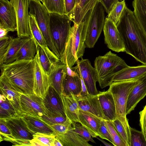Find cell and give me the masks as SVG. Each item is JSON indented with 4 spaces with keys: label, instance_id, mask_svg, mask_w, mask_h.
<instances>
[{
    "label": "cell",
    "instance_id": "cell-47",
    "mask_svg": "<svg viewBox=\"0 0 146 146\" xmlns=\"http://www.w3.org/2000/svg\"><path fill=\"white\" fill-rule=\"evenodd\" d=\"M99 131L101 138L107 140L113 144L111 137L106 125L104 120L102 119L101 121Z\"/></svg>",
    "mask_w": 146,
    "mask_h": 146
},
{
    "label": "cell",
    "instance_id": "cell-12",
    "mask_svg": "<svg viewBox=\"0 0 146 146\" xmlns=\"http://www.w3.org/2000/svg\"><path fill=\"white\" fill-rule=\"evenodd\" d=\"M45 114L50 117L63 116L65 114L62 97L51 86H50L46 94L43 99Z\"/></svg>",
    "mask_w": 146,
    "mask_h": 146
},
{
    "label": "cell",
    "instance_id": "cell-55",
    "mask_svg": "<svg viewBox=\"0 0 146 146\" xmlns=\"http://www.w3.org/2000/svg\"><path fill=\"white\" fill-rule=\"evenodd\" d=\"M40 1L42 3H43V0H38Z\"/></svg>",
    "mask_w": 146,
    "mask_h": 146
},
{
    "label": "cell",
    "instance_id": "cell-49",
    "mask_svg": "<svg viewBox=\"0 0 146 146\" xmlns=\"http://www.w3.org/2000/svg\"><path fill=\"white\" fill-rule=\"evenodd\" d=\"M117 1H122V0H100V2L104 7L105 11L108 13L114 3Z\"/></svg>",
    "mask_w": 146,
    "mask_h": 146
},
{
    "label": "cell",
    "instance_id": "cell-17",
    "mask_svg": "<svg viewBox=\"0 0 146 146\" xmlns=\"http://www.w3.org/2000/svg\"><path fill=\"white\" fill-rule=\"evenodd\" d=\"M34 60L35 76L34 93L43 99L45 97L50 86L48 75L42 68L37 53Z\"/></svg>",
    "mask_w": 146,
    "mask_h": 146
},
{
    "label": "cell",
    "instance_id": "cell-45",
    "mask_svg": "<svg viewBox=\"0 0 146 146\" xmlns=\"http://www.w3.org/2000/svg\"><path fill=\"white\" fill-rule=\"evenodd\" d=\"M40 118L46 123L50 125L64 123L67 119V117H65L61 116L50 117L44 114Z\"/></svg>",
    "mask_w": 146,
    "mask_h": 146
},
{
    "label": "cell",
    "instance_id": "cell-25",
    "mask_svg": "<svg viewBox=\"0 0 146 146\" xmlns=\"http://www.w3.org/2000/svg\"><path fill=\"white\" fill-rule=\"evenodd\" d=\"M67 74V65L61 63L48 75L50 86L52 87L62 97L63 84Z\"/></svg>",
    "mask_w": 146,
    "mask_h": 146
},
{
    "label": "cell",
    "instance_id": "cell-26",
    "mask_svg": "<svg viewBox=\"0 0 146 146\" xmlns=\"http://www.w3.org/2000/svg\"><path fill=\"white\" fill-rule=\"evenodd\" d=\"M62 98L66 117L74 123H79L78 97L74 96H66L62 95Z\"/></svg>",
    "mask_w": 146,
    "mask_h": 146
},
{
    "label": "cell",
    "instance_id": "cell-21",
    "mask_svg": "<svg viewBox=\"0 0 146 146\" xmlns=\"http://www.w3.org/2000/svg\"><path fill=\"white\" fill-rule=\"evenodd\" d=\"M146 96V76L141 78L139 82L133 88L129 95L126 114L134 110L137 104Z\"/></svg>",
    "mask_w": 146,
    "mask_h": 146
},
{
    "label": "cell",
    "instance_id": "cell-1",
    "mask_svg": "<svg viewBox=\"0 0 146 146\" xmlns=\"http://www.w3.org/2000/svg\"><path fill=\"white\" fill-rule=\"evenodd\" d=\"M116 26L122 38L125 52L146 65V33L133 12L126 5Z\"/></svg>",
    "mask_w": 146,
    "mask_h": 146
},
{
    "label": "cell",
    "instance_id": "cell-32",
    "mask_svg": "<svg viewBox=\"0 0 146 146\" xmlns=\"http://www.w3.org/2000/svg\"><path fill=\"white\" fill-rule=\"evenodd\" d=\"M28 38H21L18 37L13 38L6 53L0 62V66L3 64H8L14 61L15 56L21 46Z\"/></svg>",
    "mask_w": 146,
    "mask_h": 146
},
{
    "label": "cell",
    "instance_id": "cell-18",
    "mask_svg": "<svg viewBox=\"0 0 146 146\" xmlns=\"http://www.w3.org/2000/svg\"><path fill=\"white\" fill-rule=\"evenodd\" d=\"M78 97L80 110L89 112L102 119L106 120L97 95L89 94L86 96Z\"/></svg>",
    "mask_w": 146,
    "mask_h": 146
},
{
    "label": "cell",
    "instance_id": "cell-39",
    "mask_svg": "<svg viewBox=\"0 0 146 146\" xmlns=\"http://www.w3.org/2000/svg\"><path fill=\"white\" fill-rule=\"evenodd\" d=\"M130 146H146V141L141 131L130 127Z\"/></svg>",
    "mask_w": 146,
    "mask_h": 146
},
{
    "label": "cell",
    "instance_id": "cell-16",
    "mask_svg": "<svg viewBox=\"0 0 146 146\" xmlns=\"http://www.w3.org/2000/svg\"><path fill=\"white\" fill-rule=\"evenodd\" d=\"M0 26L9 32L17 31V18L15 8L8 0H0Z\"/></svg>",
    "mask_w": 146,
    "mask_h": 146
},
{
    "label": "cell",
    "instance_id": "cell-20",
    "mask_svg": "<svg viewBox=\"0 0 146 146\" xmlns=\"http://www.w3.org/2000/svg\"><path fill=\"white\" fill-rule=\"evenodd\" d=\"M79 119V123L89 132L93 138L97 136L100 137L99 131L100 121L102 119L87 111L80 110Z\"/></svg>",
    "mask_w": 146,
    "mask_h": 146
},
{
    "label": "cell",
    "instance_id": "cell-35",
    "mask_svg": "<svg viewBox=\"0 0 146 146\" xmlns=\"http://www.w3.org/2000/svg\"><path fill=\"white\" fill-rule=\"evenodd\" d=\"M126 5L125 0L116 1L113 4L105 19L112 21L117 25Z\"/></svg>",
    "mask_w": 146,
    "mask_h": 146
},
{
    "label": "cell",
    "instance_id": "cell-19",
    "mask_svg": "<svg viewBox=\"0 0 146 146\" xmlns=\"http://www.w3.org/2000/svg\"><path fill=\"white\" fill-rule=\"evenodd\" d=\"M106 120L113 121L117 118L115 102L112 94L109 89L97 94Z\"/></svg>",
    "mask_w": 146,
    "mask_h": 146
},
{
    "label": "cell",
    "instance_id": "cell-29",
    "mask_svg": "<svg viewBox=\"0 0 146 146\" xmlns=\"http://www.w3.org/2000/svg\"><path fill=\"white\" fill-rule=\"evenodd\" d=\"M29 22L31 35V37L33 39L35 42L39 44L48 54L52 56L56 55L48 46L37 25L35 17L29 14Z\"/></svg>",
    "mask_w": 146,
    "mask_h": 146
},
{
    "label": "cell",
    "instance_id": "cell-34",
    "mask_svg": "<svg viewBox=\"0 0 146 146\" xmlns=\"http://www.w3.org/2000/svg\"><path fill=\"white\" fill-rule=\"evenodd\" d=\"M18 116L9 100L0 93V118L7 119Z\"/></svg>",
    "mask_w": 146,
    "mask_h": 146
},
{
    "label": "cell",
    "instance_id": "cell-37",
    "mask_svg": "<svg viewBox=\"0 0 146 146\" xmlns=\"http://www.w3.org/2000/svg\"><path fill=\"white\" fill-rule=\"evenodd\" d=\"M106 125L111 137L113 145L115 146H127L113 125L112 121L105 120Z\"/></svg>",
    "mask_w": 146,
    "mask_h": 146
},
{
    "label": "cell",
    "instance_id": "cell-46",
    "mask_svg": "<svg viewBox=\"0 0 146 146\" xmlns=\"http://www.w3.org/2000/svg\"><path fill=\"white\" fill-rule=\"evenodd\" d=\"M13 38L12 36H7L0 39V62L6 53Z\"/></svg>",
    "mask_w": 146,
    "mask_h": 146
},
{
    "label": "cell",
    "instance_id": "cell-14",
    "mask_svg": "<svg viewBox=\"0 0 146 146\" xmlns=\"http://www.w3.org/2000/svg\"><path fill=\"white\" fill-rule=\"evenodd\" d=\"M103 30L105 43L109 49L117 52H125L122 38L116 25L105 19Z\"/></svg>",
    "mask_w": 146,
    "mask_h": 146
},
{
    "label": "cell",
    "instance_id": "cell-24",
    "mask_svg": "<svg viewBox=\"0 0 146 146\" xmlns=\"http://www.w3.org/2000/svg\"><path fill=\"white\" fill-rule=\"evenodd\" d=\"M63 146H92L88 143V140L76 133L73 126L66 133L55 135Z\"/></svg>",
    "mask_w": 146,
    "mask_h": 146
},
{
    "label": "cell",
    "instance_id": "cell-30",
    "mask_svg": "<svg viewBox=\"0 0 146 146\" xmlns=\"http://www.w3.org/2000/svg\"><path fill=\"white\" fill-rule=\"evenodd\" d=\"M98 2L100 0H76L73 23L78 25L87 13L93 9Z\"/></svg>",
    "mask_w": 146,
    "mask_h": 146
},
{
    "label": "cell",
    "instance_id": "cell-8",
    "mask_svg": "<svg viewBox=\"0 0 146 146\" xmlns=\"http://www.w3.org/2000/svg\"><path fill=\"white\" fill-rule=\"evenodd\" d=\"M105 11L100 2H97L93 9L85 41L87 47L93 48L100 36L104 25Z\"/></svg>",
    "mask_w": 146,
    "mask_h": 146
},
{
    "label": "cell",
    "instance_id": "cell-3",
    "mask_svg": "<svg viewBox=\"0 0 146 146\" xmlns=\"http://www.w3.org/2000/svg\"><path fill=\"white\" fill-rule=\"evenodd\" d=\"M93 9L87 13L78 25L74 23L70 28L64 52L60 59L62 63L68 65L70 68L79 58H82L86 47L85 41L87 29Z\"/></svg>",
    "mask_w": 146,
    "mask_h": 146
},
{
    "label": "cell",
    "instance_id": "cell-27",
    "mask_svg": "<svg viewBox=\"0 0 146 146\" xmlns=\"http://www.w3.org/2000/svg\"><path fill=\"white\" fill-rule=\"evenodd\" d=\"M35 43L37 49V53L40 63L44 70L49 75L61 63L60 59L56 55L52 56L48 54L39 44Z\"/></svg>",
    "mask_w": 146,
    "mask_h": 146
},
{
    "label": "cell",
    "instance_id": "cell-23",
    "mask_svg": "<svg viewBox=\"0 0 146 146\" xmlns=\"http://www.w3.org/2000/svg\"><path fill=\"white\" fill-rule=\"evenodd\" d=\"M29 128L35 133H39L55 135L50 125L40 118L26 114L21 116Z\"/></svg>",
    "mask_w": 146,
    "mask_h": 146
},
{
    "label": "cell",
    "instance_id": "cell-15",
    "mask_svg": "<svg viewBox=\"0 0 146 146\" xmlns=\"http://www.w3.org/2000/svg\"><path fill=\"white\" fill-rule=\"evenodd\" d=\"M0 93L3 95L11 103L17 115L21 116L23 114L20 104V97L22 94L15 86L6 77L1 75Z\"/></svg>",
    "mask_w": 146,
    "mask_h": 146
},
{
    "label": "cell",
    "instance_id": "cell-6",
    "mask_svg": "<svg viewBox=\"0 0 146 146\" xmlns=\"http://www.w3.org/2000/svg\"><path fill=\"white\" fill-rule=\"evenodd\" d=\"M49 14L50 34L60 60L68 40L71 21L65 15L56 13H49Z\"/></svg>",
    "mask_w": 146,
    "mask_h": 146
},
{
    "label": "cell",
    "instance_id": "cell-5",
    "mask_svg": "<svg viewBox=\"0 0 146 146\" xmlns=\"http://www.w3.org/2000/svg\"><path fill=\"white\" fill-rule=\"evenodd\" d=\"M140 79L113 82L110 85L109 89L114 100L117 118L122 123L130 139V127L126 117L127 103L129 94Z\"/></svg>",
    "mask_w": 146,
    "mask_h": 146
},
{
    "label": "cell",
    "instance_id": "cell-54",
    "mask_svg": "<svg viewBox=\"0 0 146 146\" xmlns=\"http://www.w3.org/2000/svg\"><path fill=\"white\" fill-rule=\"evenodd\" d=\"M96 138H97L98 140L102 142L106 146H111L113 145L105 142L103 139H100L99 138L97 137V136L96 137Z\"/></svg>",
    "mask_w": 146,
    "mask_h": 146
},
{
    "label": "cell",
    "instance_id": "cell-4",
    "mask_svg": "<svg viewBox=\"0 0 146 146\" xmlns=\"http://www.w3.org/2000/svg\"><path fill=\"white\" fill-rule=\"evenodd\" d=\"M128 66L124 60L111 51L96 57L94 67L100 88L103 89L110 86L115 75Z\"/></svg>",
    "mask_w": 146,
    "mask_h": 146
},
{
    "label": "cell",
    "instance_id": "cell-22",
    "mask_svg": "<svg viewBox=\"0 0 146 146\" xmlns=\"http://www.w3.org/2000/svg\"><path fill=\"white\" fill-rule=\"evenodd\" d=\"M146 76V65L137 66H128L117 73L115 76L113 82L137 80Z\"/></svg>",
    "mask_w": 146,
    "mask_h": 146
},
{
    "label": "cell",
    "instance_id": "cell-7",
    "mask_svg": "<svg viewBox=\"0 0 146 146\" xmlns=\"http://www.w3.org/2000/svg\"><path fill=\"white\" fill-rule=\"evenodd\" d=\"M29 14L35 17L37 25L50 50L59 58L58 52L52 42L49 29V13L38 0H29Z\"/></svg>",
    "mask_w": 146,
    "mask_h": 146
},
{
    "label": "cell",
    "instance_id": "cell-10",
    "mask_svg": "<svg viewBox=\"0 0 146 146\" xmlns=\"http://www.w3.org/2000/svg\"><path fill=\"white\" fill-rule=\"evenodd\" d=\"M77 65L71 68L82 78L89 94L96 95L98 93L96 86L98 82L96 70L91 65L88 59L81 58L76 61Z\"/></svg>",
    "mask_w": 146,
    "mask_h": 146
},
{
    "label": "cell",
    "instance_id": "cell-41",
    "mask_svg": "<svg viewBox=\"0 0 146 146\" xmlns=\"http://www.w3.org/2000/svg\"><path fill=\"white\" fill-rule=\"evenodd\" d=\"M55 137V135L39 133H36L34 135V138L43 146H53V140Z\"/></svg>",
    "mask_w": 146,
    "mask_h": 146
},
{
    "label": "cell",
    "instance_id": "cell-51",
    "mask_svg": "<svg viewBox=\"0 0 146 146\" xmlns=\"http://www.w3.org/2000/svg\"><path fill=\"white\" fill-rule=\"evenodd\" d=\"M66 65L67 75L72 77H74L79 75L77 72L72 70L68 65Z\"/></svg>",
    "mask_w": 146,
    "mask_h": 146
},
{
    "label": "cell",
    "instance_id": "cell-52",
    "mask_svg": "<svg viewBox=\"0 0 146 146\" xmlns=\"http://www.w3.org/2000/svg\"><path fill=\"white\" fill-rule=\"evenodd\" d=\"M9 32L7 29L0 26V39L8 36L7 34Z\"/></svg>",
    "mask_w": 146,
    "mask_h": 146
},
{
    "label": "cell",
    "instance_id": "cell-53",
    "mask_svg": "<svg viewBox=\"0 0 146 146\" xmlns=\"http://www.w3.org/2000/svg\"><path fill=\"white\" fill-rule=\"evenodd\" d=\"M53 146H63L60 141L55 137L53 140Z\"/></svg>",
    "mask_w": 146,
    "mask_h": 146
},
{
    "label": "cell",
    "instance_id": "cell-9",
    "mask_svg": "<svg viewBox=\"0 0 146 146\" xmlns=\"http://www.w3.org/2000/svg\"><path fill=\"white\" fill-rule=\"evenodd\" d=\"M15 140L14 146H31L30 140L35 134L28 127L21 116L5 119Z\"/></svg>",
    "mask_w": 146,
    "mask_h": 146
},
{
    "label": "cell",
    "instance_id": "cell-40",
    "mask_svg": "<svg viewBox=\"0 0 146 146\" xmlns=\"http://www.w3.org/2000/svg\"><path fill=\"white\" fill-rule=\"evenodd\" d=\"M74 123L67 117L66 121L63 123L49 125L53 129L55 135H60L66 133Z\"/></svg>",
    "mask_w": 146,
    "mask_h": 146
},
{
    "label": "cell",
    "instance_id": "cell-28",
    "mask_svg": "<svg viewBox=\"0 0 146 146\" xmlns=\"http://www.w3.org/2000/svg\"><path fill=\"white\" fill-rule=\"evenodd\" d=\"M82 90L81 82L79 75L72 77L66 74L63 82L62 95L78 97L80 96Z\"/></svg>",
    "mask_w": 146,
    "mask_h": 146
},
{
    "label": "cell",
    "instance_id": "cell-13",
    "mask_svg": "<svg viewBox=\"0 0 146 146\" xmlns=\"http://www.w3.org/2000/svg\"><path fill=\"white\" fill-rule=\"evenodd\" d=\"M20 104L23 114L40 118L45 114L43 98L35 93L22 94L20 97Z\"/></svg>",
    "mask_w": 146,
    "mask_h": 146
},
{
    "label": "cell",
    "instance_id": "cell-31",
    "mask_svg": "<svg viewBox=\"0 0 146 146\" xmlns=\"http://www.w3.org/2000/svg\"><path fill=\"white\" fill-rule=\"evenodd\" d=\"M37 52L36 44L33 39L29 38L21 46L15 56L14 60H32L34 59Z\"/></svg>",
    "mask_w": 146,
    "mask_h": 146
},
{
    "label": "cell",
    "instance_id": "cell-11",
    "mask_svg": "<svg viewBox=\"0 0 146 146\" xmlns=\"http://www.w3.org/2000/svg\"><path fill=\"white\" fill-rule=\"evenodd\" d=\"M29 0H10L16 12L17 22V37L30 38L29 16Z\"/></svg>",
    "mask_w": 146,
    "mask_h": 146
},
{
    "label": "cell",
    "instance_id": "cell-50",
    "mask_svg": "<svg viewBox=\"0 0 146 146\" xmlns=\"http://www.w3.org/2000/svg\"><path fill=\"white\" fill-rule=\"evenodd\" d=\"M80 76L81 79L82 87V91L80 96H87L89 94L82 78L81 76Z\"/></svg>",
    "mask_w": 146,
    "mask_h": 146
},
{
    "label": "cell",
    "instance_id": "cell-38",
    "mask_svg": "<svg viewBox=\"0 0 146 146\" xmlns=\"http://www.w3.org/2000/svg\"><path fill=\"white\" fill-rule=\"evenodd\" d=\"M0 133L1 141L3 140L9 141L14 145L15 140L5 119L0 118Z\"/></svg>",
    "mask_w": 146,
    "mask_h": 146
},
{
    "label": "cell",
    "instance_id": "cell-43",
    "mask_svg": "<svg viewBox=\"0 0 146 146\" xmlns=\"http://www.w3.org/2000/svg\"><path fill=\"white\" fill-rule=\"evenodd\" d=\"M64 15L73 21L74 18L76 0H64Z\"/></svg>",
    "mask_w": 146,
    "mask_h": 146
},
{
    "label": "cell",
    "instance_id": "cell-2",
    "mask_svg": "<svg viewBox=\"0 0 146 146\" xmlns=\"http://www.w3.org/2000/svg\"><path fill=\"white\" fill-rule=\"evenodd\" d=\"M1 74L7 77L22 94H34V59L15 61L0 66Z\"/></svg>",
    "mask_w": 146,
    "mask_h": 146
},
{
    "label": "cell",
    "instance_id": "cell-48",
    "mask_svg": "<svg viewBox=\"0 0 146 146\" xmlns=\"http://www.w3.org/2000/svg\"><path fill=\"white\" fill-rule=\"evenodd\" d=\"M140 125L142 132L146 141V105L142 110L139 112Z\"/></svg>",
    "mask_w": 146,
    "mask_h": 146
},
{
    "label": "cell",
    "instance_id": "cell-44",
    "mask_svg": "<svg viewBox=\"0 0 146 146\" xmlns=\"http://www.w3.org/2000/svg\"><path fill=\"white\" fill-rule=\"evenodd\" d=\"M73 126L74 131L77 133L88 141L96 143L89 132L80 123H75Z\"/></svg>",
    "mask_w": 146,
    "mask_h": 146
},
{
    "label": "cell",
    "instance_id": "cell-33",
    "mask_svg": "<svg viewBox=\"0 0 146 146\" xmlns=\"http://www.w3.org/2000/svg\"><path fill=\"white\" fill-rule=\"evenodd\" d=\"M132 5L134 15L146 33V0H133Z\"/></svg>",
    "mask_w": 146,
    "mask_h": 146
},
{
    "label": "cell",
    "instance_id": "cell-42",
    "mask_svg": "<svg viewBox=\"0 0 146 146\" xmlns=\"http://www.w3.org/2000/svg\"><path fill=\"white\" fill-rule=\"evenodd\" d=\"M120 136L126 143L127 146H130V139L121 122L116 118L112 121Z\"/></svg>",
    "mask_w": 146,
    "mask_h": 146
},
{
    "label": "cell",
    "instance_id": "cell-36",
    "mask_svg": "<svg viewBox=\"0 0 146 146\" xmlns=\"http://www.w3.org/2000/svg\"><path fill=\"white\" fill-rule=\"evenodd\" d=\"M42 4L49 13L64 15V0H43Z\"/></svg>",
    "mask_w": 146,
    "mask_h": 146
}]
</instances>
